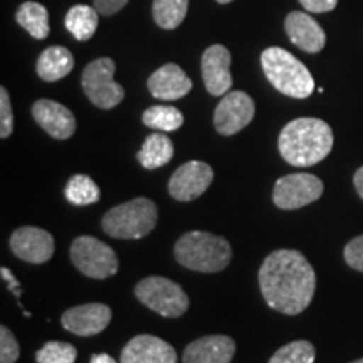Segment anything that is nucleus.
Masks as SVG:
<instances>
[{"instance_id":"31","label":"nucleus","mask_w":363,"mask_h":363,"mask_svg":"<svg viewBox=\"0 0 363 363\" xmlns=\"http://www.w3.org/2000/svg\"><path fill=\"white\" fill-rule=\"evenodd\" d=\"M343 256L348 266L363 272V235H358V238L352 239L350 242L345 246Z\"/></svg>"},{"instance_id":"26","label":"nucleus","mask_w":363,"mask_h":363,"mask_svg":"<svg viewBox=\"0 0 363 363\" xmlns=\"http://www.w3.org/2000/svg\"><path fill=\"white\" fill-rule=\"evenodd\" d=\"M65 195L72 206H91L99 201V189L88 175H72L67 180Z\"/></svg>"},{"instance_id":"19","label":"nucleus","mask_w":363,"mask_h":363,"mask_svg":"<svg viewBox=\"0 0 363 363\" xmlns=\"http://www.w3.org/2000/svg\"><path fill=\"white\" fill-rule=\"evenodd\" d=\"M235 353V342L225 335H208L187 345L184 363H230Z\"/></svg>"},{"instance_id":"4","label":"nucleus","mask_w":363,"mask_h":363,"mask_svg":"<svg viewBox=\"0 0 363 363\" xmlns=\"http://www.w3.org/2000/svg\"><path fill=\"white\" fill-rule=\"evenodd\" d=\"M261 65L269 83L286 96L305 99L315 91L308 67L283 48H267L261 54Z\"/></svg>"},{"instance_id":"27","label":"nucleus","mask_w":363,"mask_h":363,"mask_svg":"<svg viewBox=\"0 0 363 363\" xmlns=\"http://www.w3.org/2000/svg\"><path fill=\"white\" fill-rule=\"evenodd\" d=\"M315 345L306 340H296L281 347L267 363H315Z\"/></svg>"},{"instance_id":"14","label":"nucleus","mask_w":363,"mask_h":363,"mask_svg":"<svg viewBox=\"0 0 363 363\" xmlns=\"http://www.w3.org/2000/svg\"><path fill=\"white\" fill-rule=\"evenodd\" d=\"M202 78L212 96H224L233 86L230 76V52L220 44L206 49L202 56Z\"/></svg>"},{"instance_id":"10","label":"nucleus","mask_w":363,"mask_h":363,"mask_svg":"<svg viewBox=\"0 0 363 363\" xmlns=\"http://www.w3.org/2000/svg\"><path fill=\"white\" fill-rule=\"evenodd\" d=\"M214 170L206 162L192 160L184 163L174 172L169 182V192L175 201L190 202L199 199L211 187Z\"/></svg>"},{"instance_id":"23","label":"nucleus","mask_w":363,"mask_h":363,"mask_svg":"<svg viewBox=\"0 0 363 363\" xmlns=\"http://www.w3.org/2000/svg\"><path fill=\"white\" fill-rule=\"evenodd\" d=\"M21 27L33 35L34 39H45L51 33L49 27V12L39 2H24L16 16Z\"/></svg>"},{"instance_id":"11","label":"nucleus","mask_w":363,"mask_h":363,"mask_svg":"<svg viewBox=\"0 0 363 363\" xmlns=\"http://www.w3.org/2000/svg\"><path fill=\"white\" fill-rule=\"evenodd\" d=\"M254 118V101L244 91H230L224 94L214 113V126L220 135L239 133Z\"/></svg>"},{"instance_id":"35","label":"nucleus","mask_w":363,"mask_h":363,"mask_svg":"<svg viewBox=\"0 0 363 363\" xmlns=\"http://www.w3.org/2000/svg\"><path fill=\"white\" fill-rule=\"evenodd\" d=\"M353 184H355V189L357 192L360 197L363 199V167H360V169L357 170L355 177H353Z\"/></svg>"},{"instance_id":"30","label":"nucleus","mask_w":363,"mask_h":363,"mask_svg":"<svg viewBox=\"0 0 363 363\" xmlns=\"http://www.w3.org/2000/svg\"><path fill=\"white\" fill-rule=\"evenodd\" d=\"M13 131V113L6 88H0V136L7 138Z\"/></svg>"},{"instance_id":"6","label":"nucleus","mask_w":363,"mask_h":363,"mask_svg":"<svg viewBox=\"0 0 363 363\" xmlns=\"http://www.w3.org/2000/svg\"><path fill=\"white\" fill-rule=\"evenodd\" d=\"M135 294L145 306L165 318H179L189 310V296L179 284L162 276H150L136 284Z\"/></svg>"},{"instance_id":"7","label":"nucleus","mask_w":363,"mask_h":363,"mask_svg":"<svg viewBox=\"0 0 363 363\" xmlns=\"http://www.w3.org/2000/svg\"><path fill=\"white\" fill-rule=\"evenodd\" d=\"M115 71L116 65L110 57L94 59L83 71L81 83H83L84 94L94 106L101 110H111L125 98L123 86L113 79Z\"/></svg>"},{"instance_id":"36","label":"nucleus","mask_w":363,"mask_h":363,"mask_svg":"<svg viewBox=\"0 0 363 363\" xmlns=\"http://www.w3.org/2000/svg\"><path fill=\"white\" fill-rule=\"evenodd\" d=\"M91 363H116L115 358L108 355V353H96L91 357Z\"/></svg>"},{"instance_id":"12","label":"nucleus","mask_w":363,"mask_h":363,"mask_svg":"<svg viewBox=\"0 0 363 363\" xmlns=\"http://www.w3.org/2000/svg\"><path fill=\"white\" fill-rule=\"evenodd\" d=\"M11 251L30 264H44L54 254V238L39 227H21L11 235Z\"/></svg>"},{"instance_id":"25","label":"nucleus","mask_w":363,"mask_h":363,"mask_svg":"<svg viewBox=\"0 0 363 363\" xmlns=\"http://www.w3.org/2000/svg\"><path fill=\"white\" fill-rule=\"evenodd\" d=\"M143 123L148 128L157 131H175L184 125V115L177 110L175 106H165V104H157V106L148 108L143 113Z\"/></svg>"},{"instance_id":"20","label":"nucleus","mask_w":363,"mask_h":363,"mask_svg":"<svg viewBox=\"0 0 363 363\" xmlns=\"http://www.w3.org/2000/svg\"><path fill=\"white\" fill-rule=\"evenodd\" d=\"M72 67H74V57L69 49L62 48V45H51L39 56L35 69H38L40 79L54 83V81L66 78Z\"/></svg>"},{"instance_id":"18","label":"nucleus","mask_w":363,"mask_h":363,"mask_svg":"<svg viewBox=\"0 0 363 363\" xmlns=\"http://www.w3.org/2000/svg\"><path fill=\"white\" fill-rule=\"evenodd\" d=\"M148 89L152 96L162 101H175L184 98L192 89V81L180 66L169 62L158 67L148 78Z\"/></svg>"},{"instance_id":"28","label":"nucleus","mask_w":363,"mask_h":363,"mask_svg":"<svg viewBox=\"0 0 363 363\" xmlns=\"http://www.w3.org/2000/svg\"><path fill=\"white\" fill-rule=\"evenodd\" d=\"M78 350L66 342H48L35 353L38 363H74Z\"/></svg>"},{"instance_id":"33","label":"nucleus","mask_w":363,"mask_h":363,"mask_svg":"<svg viewBox=\"0 0 363 363\" xmlns=\"http://www.w3.org/2000/svg\"><path fill=\"white\" fill-rule=\"evenodd\" d=\"M128 0H94V7L101 16H113L118 11H121Z\"/></svg>"},{"instance_id":"38","label":"nucleus","mask_w":363,"mask_h":363,"mask_svg":"<svg viewBox=\"0 0 363 363\" xmlns=\"http://www.w3.org/2000/svg\"><path fill=\"white\" fill-rule=\"evenodd\" d=\"M350 363H363V358H360V360H355V362H350Z\"/></svg>"},{"instance_id":"2","label":"nucleus","mask_w":363,"mask_h":363,"mask_svg":"<svg viewBox=\"0 0 363 363\" xmlns=\"http://www.w3.org/2000/svg\"><path fill=\"white\" fill-rule=\"evenodd\" d=\"M279 153L289 165L311 167L325 160L333 148V131L318 118L289 121L279 135Z\"/></svg>"},{"instance_id":"9","label":"nucleus","mask_w":363,"mask_h":363,"mask_svg":"<svg viewBox=\"0 0 363 363\" xmlns=\"http://www.w3.org/2000/svg\"><path fill=\"white\" fill-rule=\"evenodd\" d=\"M323 182L311 174L284 175L276 182L272 202L283 211H296L316 202L323 195Z\"/></svg>"},{"instance_id":"29","label":"nucleus","mask_w":363,"mask_h":363,"mask_svg":"<svg viewBox=\"0 0 363 363\" xmlns=\"http://www.w3.org/2000/svg\"><path fill=\"white\" fill-rule=\"evenodd\" d=\"M21 355L19 343L7 326L0 328V363H16Z\"/></svg>"},{"instance_id":"5","label":"nucleus","mask_w":363,"mask_h":363,"mask_svg":"<svg viewBox=\"0 0 363 363\" xmlns=\"http://www.w3.org/2000/svg\"><path fill=\"white\" fill-rule=\"evenodd\" d=\"M157 206L150 199L140 197L113 207L101 220L103 230L115 239H142L155 229Z\"/></svg>"},{"instance_id":"24","label":"nucleus","mask_w":363,"mask_h":363,"mask_svg":"<svg viewBox=\"0 0 363 363\" xmlns=\"http://www.w3.org/2000/svg\"><path fill=\"white\" fill-rule=\"evenodd\" d=\"M152 11L158 27L174 30L187 16L189 0H153Z\"/></svg>"},{"instance_id":"34","label":"nucleus","mask_w":363,"mask_h":363,"mask_svg":"<svg viewBox=\"0 0 363 363\" xmlns=\"http://www.w3.org/2000/svg\"><path fill=\"white\" fill-rule=\"evenodd\" d=\"M0 274H2V279L6 281L7 283V288H9V291H12L13 293V296L17 298V301H19V305H21V298H22V289H21V284H19V281H17L16 278H13V274L11 271L7 269V267H2V269H0ZM22 306V305H21Z\"/></svg>"},{"instance_id":"13","label":"nucleus","mask_w":363,"mask_h":363,"mask_svg":"<svg viewBox=\"0 0 363 363\" xmlns=\"http://www.w3.org/2000/svg\"><path fill=\"white\" fill-rule=\"evenodd\" d=\"M110 321L111 310L103 303H88V305L69 308L61 316L62 326L78 337H93L101 333L110 325Z\"/></svg>"},{"instance_id":"8","label":"nucleus","mask_w":363,"mask_h":363,"mask_svg":"<svg viewBox=\"0 0 363 363\" xmlns=\"http://www.w3.org/2000/svg\"><path fill=\"white\" fill-rule=\"evenodd\" d=\"M71 261L84 276L93 279H106L118 272V257L108 244L91 235L74 239L69 251Z\"/></svg>"},{"instance_id":"22","label":"nucleus","mask_w":363,"mask_h":363,"mask_svg":"<svg viewBox=\"0 0 363 363\" xmlns=\"http://www.w3.org/2000/svg\"><path fill=\"white\" fill-rule=\"evenodd\" d=\"M98 21L99 12L96 11V7L79 4V6L71 7L67 11L65 26L78 40H89L96 33Z\"/></svg>"},{"instance_id":"1","label":"nucleus","mask_w":363,"mask_h":363,"mask_svg":"<svg viewBox=\"0 0 363 363\" xmlns=\"http://www.w3.org/2000/svg\"><path fill=\"white\" fill-rule=\"evenodd\" d=\"M259 286L272 310L294 316L305 311L313 301L316 272L299 251L278 249L262 262Z\"/></svg>"},{"instance_id":"21","label":"nucleus","mask_w":363,"mask_h":363,"mask_svg":"<svg viewBox=\"0 0 363 363\" xmlns=\"http://www.w3.org/2000/svg\"><path fill=\"white\" fill-rule=\"evenodd\" d=\"M174 157V143L167 135L153 133L147 136L142 150L138 152V162L147 170H155L167 165Z\"/></svg>"},{"instance_id":"15","label":"nucleus","mask_w":363,"mask_h":363,"mask_svg":"<svg viewBox=\"0 0 363 363\" xmlns=\"http://www.w3.org/2000/svg\"><path fill=\"white\" fill-rule=\"evenodd\" d=\"M120 363H177V352L165 340L138 335L125 345Z\"/></svg>"},{"instance_id":"32","label":"nucleus","mask_w":363,"mask_h":363,"mask_svg":"<svg viewBox=\"0 0 363 363\" xmlns=\"http://www.w3.org/2000/svg\"><path fill=\"white\" fill-rule=\"evenodd\" d=\"M305 11L313 13H325L337 7L338 0H299Z\"/></svg>"},{"instance_id":"37","label":"nucleus","mask_w":363,"mask_h":363,"mask_svg":"<svg viewBox=\"0 0 363 363\" xmlns=\"http://www.w3.org/2000/svg\"><path fill=\"white\" fill-rule=\"evenodd\" d=\"M217 2H219V4H229V2H233V0H217Z\"/></svg>"},{"instance_id":"17","label":"nucleus","mask_w":363,"mask_h":363,"mask_svg":"<svg viewBox=\"0 0 363 363\" xmlns=\"http://www.w3.org/2000/svg\"><path fill=\"white\" fill-rule=\"evenodd\" d=\"M286 34L301 51L316 54L325 48L326 34L311 16L303 12L288 13L284 21Z\"/></svg>"},{"instance_id":"16","label":"nucleus","mask_w":363,"mask_h":363,"mask_svg":"<svg viewBox=\"0 0 363 363\" xmlns=\"http://www.w3.org/2000/svg\"><path fill=\"white\" fill-rule=\"evenodd\" d=\"M33 116L45 133L56 140H67L76 131V118L65 104L52 99H39L33 106Z\"/></svg>"},{"instance_id":"3","label":"nucleus","mask_w":363,"mask_h":363,"mask_svg":"<svg viewBox=\"0 0 363 363\" xmlns=\"http://www.w3.org/2000/svg\"><path fill=\"white\" fill-rule=\"evenodd\" d=\"M174 254L182 266L199 272H219L233 259V249L227 239L203 230L182 235L177 240Z\"/></svg>"}]
</instances>
